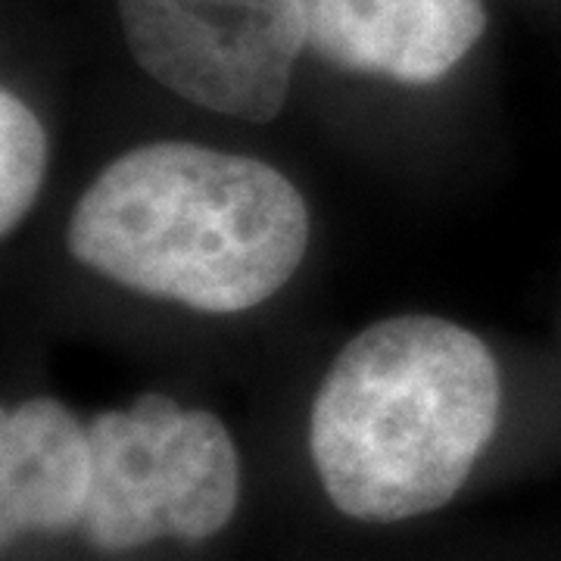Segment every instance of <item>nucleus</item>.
Segmentation results:
<instances>
[{"instance_id": "obj_4", "label": "nucleus", "mask_w": 561, "mask_h": 561, "mask_svg": "<svg viewBox=\"0 0 561 561\" xmlns=\"http://www.w3.org/2000/svg\"><path fill=\"white\" fill-rule=\"evenodd\" d=\"M321 60L400 84H434L486 28L483 0H300Z\"/></svg>"}, {"instance_id": "obj_6", "label": "nucleus", "mask_w": 561, "mask_h": 561, "mask_svg": "<svg viewBox=\"0 0 561 561\" xmlns=\"http://www.w3.org/2000/svg\"><path fill=\"white\" fill-rule=\"evenodd\" d=\"M94 483L91 434L62 402L25 400L0 419L3 542L84 522Z\"/></svg>"}, {"instance_id": "obj_5", "label": "nucleus", "mask_w": 561, "mask_h": 561, "mask_svg": "<svg viewBox=\"0 0 561 561\" xmlns=\"http://www.w3.org/2000/svg\"><path fill=\"white\" fill-rule=\"evenodd\" d=\"M181 415L175 400L144 393L88 424L94 483L81 524L98 549L125 552L169 537V443Z\"/></svg>"}, {"instance_id": "obj_1", "label": "nucleus", "mask_w": 561, "mask_h": 561, "mask_svg": "<svg viewBox=\"0 0 561 561\" xmlns=\"http://www.w3.org/2000/svg\"><path fill=\"white\" fill-rule=\"evenodd\" d=\"M66 247L135 294L228 316L294 278L309 247V209L268 162L157 140L91 181Z\"/></svg>"}, {"instance_id": "obj_8", "label": "nucleus", "mask_w": 561, "mask_h": 561, "mask_svg": "<svg viewBox=\"0 0 561 561\" xmlns=\"http://www.w3.org/2000/svg\"><path fill=\"white\" fill-rule=\"evenodd\" d=\"M47 169V135L13 91L0 94V231L10 234L38 201Z\"/></svg>"}, {"instance_id": "obj_7", "label": "nucleus", "mask_w": 561, "mask_h": 561, "mask_svg": "<svg viewBox=\"0 0 561 561\" xmlns=\"http://www.w3.org/2000/svg\"><path fill=\"white\" fill-rule=\"evenodd\" d=\"M241 500V461L213 412L184 409L169 443V537L201 542L231 522Z\"/></svg>"}, {"instance_id": "obj_2", "label": "nucleus", "mask_w": 561, "mask_h": 561, "mask_svg": "<svg viewBox=\"0 0 561 561\" xmlns=\"http://www.w3.org/2000/svg\"><path fill=\"white\" fill-rule=\"evenodd\" d=\"M500 368L486 343L437 316L365 328L321 381L309 449L324 493L359 522L440 508L496 431Z\"/></svg>"}, {"instance_id": "obj_3", "label": "nucleus", "mask_w": 561, "mask_h": 561, "mask_svg": "<svg viewBox=\"0 0 561 561\" xmlns=\"http://www.w3.org/2000/svg\"><path fill=\"white\" fill-rule=\"evenodd\" d=\"M128 50L181 101L272 122L306 47L300 0H116Z\"/></svg>"}]
</instances>
